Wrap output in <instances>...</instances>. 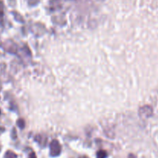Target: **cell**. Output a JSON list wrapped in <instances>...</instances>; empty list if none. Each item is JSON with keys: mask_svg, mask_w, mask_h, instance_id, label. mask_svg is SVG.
Segmentation results:
<instances>
[{"mask_svg": "<svg viewBox=\"0 0 158 158\" xmlns=\"http://www.w3.org/2000/svg\"><path fill=\"white\" fill-rule=\"evenodd\" d=\"M60 147L58 142L56 140H54L52 143H51V154L52 156H57L60 154Z\"/></svg>", "mask_w": 158, "mask_h": 158, "instance_id": "1", "label": "cell"}, {"mask_svg": "<svg viewBox=\"0 0 158 158\" xmlns=\"http://www.w3.org/2000/svg\"><path fill=\"white\" fill-rule=\"evenodd\" d=\"M106 156V152H104V151H100V152H98V154H97V157L98 158H105Z\"/></svg>", "mask_w": 158, "mask_h": 158, "instance_id": "2", "label": "cell"}]
</instances>
